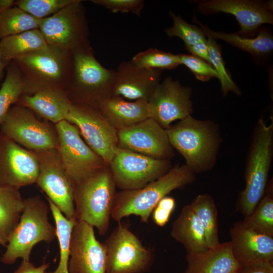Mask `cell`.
<instances>
[{"instance_id":"cell-1","label":"cell","mask_w":273,"mask_h":273,"mask_svg":"<svg viewBox=\"0 0 273 273\" xmlns=\"http://www.w3.org/2000/svg\"><path fill=\"white\" fill-rule=\"evenodd\" d=\"M166 130L171 146L181 155L185 164L194 173L213 168L222 142L217 124L189 115Z\"/></svg>"},{"instance_id":"cell-2","label":"cell","mask_w":273,"mask_h":273,"mask_svg":"<svg viewBox=\"0 0 273 273\" xmlns=\"http://www.w3.org/2000/svg\"><path fill=\"white\" fill-rule=\"evenodd\" d=\"M20 73L24 94L43 90L67 91L73 71V54L48 44L13 61Z\"/></svg>"},{"instance_id":"cell-3","label":"cell","mask_w":273,"mask_h":273,"mask_svg":"<svg viewBox=\"0 0 273 273\" xmlns=\"http://www.w3.org/2000/svg\"><path fill=\"white\" fill-rule=\"evenodd\" d=\"M195 180V174L185 165H177L165 174L138 189L117 192L111 217L120 222L123 218L134 215L148 223L159 201L172 191L182 189Z\"/></svg>"},{"instance_id":"cell-4","label":"cell","mask_w":273,"mask_h":273,"mask_svg":"<svg viewBox=\"0 0 273 273\" xmlns=\"http://www.w3.org/2000/svg\"><path fill=\"white\" fill-rule=\"evenodd\" d=\"M273 157V123L263 119L256 123L245 170V187L240 194L238 207L245 216L250 215L263 197Z\"/></svg>"},{"instance_id":"cell-5","label":"cell","mask_w":273,"mask_h":273,"mask_svg":"<svg viewBox=\"0 0 273 273\" xmlns=\"http://www.w3.org/2000/svg\"><path fill=\"white\" fill-rule=\"evenodd\" d=\"M116 188L109 165L76 184V220L96 227L99 235H105L109 228Z\"/></svg>"},{"instance_id":"cell-6","label":"cell","mask_w":273,"mask_h":273,"mask_svg":"<svg viewBox=\"0 0 273 273\" xmlns=\"http://www.w3.org/2000/svg\"><path fill=\"white\" fill-rule=\"evenodd\" d=\"M23 201L19 221L11 234L1 259L6 264H13L19 258L30 261L32 249L36 244L42 241L50 243L57 237L56 226L49 221L50 207L40 197H29Z\"/></svg>"},{"instance_id":"cell-7","label":"cell","mask_w":273,"mask_h":273,"mask_svg":"<svg viewBox=\"0 0 273 273\" xmlns=\"http://www.w3.org/2000/svg\"><path fill=\"white\" fill-rule=\"evenodd\" d=\"M73 54V71L67 95L72 103L97 108L112 95L116 70L104 67L93 49Z\"/></svg>"},{"instance_id":"cell-8","label":"cell","mask_w":273,"mask_h":273,"mask_svg":"<svg viewBox=\"0 0 273 273\" xmlns=\"http://www.w3.org/2000/svg\"><path fill=\"white\" fill-rule=\"evenodd\" d=\"M38 29L48 44L72 54L92 49L82 1L74 0L56 14L40 19Z\"/></svg>"},{"instance_id":"cell-9","label":"cell","mask_w":273,"mask_h":273,"mask_svg":"<svg viewBox=\"0 0 273 273\" xmlns=\"http://www.w3.org/2000/svg\"><path fill=\"white\" fill-rule=\"evenodd\" d=\"M1 132L31 151L58 149L59 139L55 124L40 121L30 109L15 104L0 124Z\"/></svg>"},{"instance_id":"cell-10","label":"cell","mask_w":273,"mask_h":273,"mask_svg":"<svg viewBox=\"0 0 273 273\" xmlns=\"http://www.w3.org/2000/svg\"><path fill=\"white\" fill-rule=\"evenodd\" d=\"M103 243L107 273H144L153 262L152 251L120 222Z\"/></svg>"},{"instance_id":"cell-11","label":"cell","mask_w":273,"mask_h":273,"mask_svg":"<svg viewBox=\"0 0 273 273\" xmlns=\"http://www.w3.org/2000/svg\"><path fill=\"white\" fill-rule=\"evenodd\" d=\"M39 164L36 183L69 219H76L75 184L68 175L58 149L32 151Z\"/></svg>"},{"instance_id":"cell-12","label":"cell","mask_w":273,"mask_h":273,"mask_svg":"<svg viewBox=\"0 0 273 273\" xmlns=\"http://www.w3.org/2000/svg\"><path fill=\"white\" fill-rule=\"evenodd\" d=\"M109 166L116 187L121 190L143 188L172 168L170 160L156 159L120 148Z\"/></svg>"},{"instance_id":"cell-13","label":"cell","mask_w":273,"mask_h":273,"mask_svg":"<svg viewBox=\"0 0 273 273\" xmlns=\"http://www.w3.org/2000/svg\"><path fill=\"white\" fill-rule=\"evenodd\" d=\"M65 120L78 128L86 144L109 165L118 148L117 130L99 110L72 103Z\"/></svg>"},{"instance_id":"cell-14","label":"cell","mask_w":273,"mask_h":273,"mask_svg":"<svg viewBox=\"0 0 273 273\" xmlns=\"http://www.w3.org/2000/svg\"><path fill=\"white\" fill-rule=\"evenodd\" d=\"M55 125L58 150L68 175L75 184L108 165L83 141L75 125L66 120Z\"/></svg>"},{"instance_id":"cell-15","label":"cell","mask_w":273,"mask_h":273,"mask_svg":"<svg viewBox=\"0 0 273 273\" xmlns=\"http://www.w3.org/2000/svg\"><path fill=\"white\" fill-rule=\"evenodd\" d=\"M192 89L168 77L159 82L148 100L150 118L165 129L172 122L182 120L193 112Z\"/></svg>"},{"instance_id":"cell-16","label":"cell","mask_w":273,"mask_h":273,"mask_svg":"<svg viewBox=\"0 0 273 273\" xmlns=\"http://www.w3.org/2000/svg\"><path fill=\"white\" fill-rule=\"evenodd\" d=\"M203 14L222 12L234 16L240 26L237 33L245 37L254 38L264 24H272V3L251 0H211L197 2Z\"/></svg>"},{"instance_id":"cell-17","label":"cell","mask_w":273,"mask_h":273,"mask_svg":"<svg viewBox=\"0 0 273 273\" xmlns=\"http://www.w3.org/2000/svg\"><path fill=\"white\" fill-rule=\"evenodd\" d=\"M38 173L34 153L0 132V187L19 189L36 183Z\"/></svg>"},{"instance_id":"cell-18","label":"cell","mask_w":273,"mask_h":273,"mask_svg":"<svg viewBox=\"0 0 273 273\" xmlns=\"http://www.w3.org/2000/svg\"><path fill=\"white\" fill-rule=\"evenodd\" d=\"M69 273H107L103 243L99 241L94 227L76 220L69 244Z\"/></svg>"},{"instance_id":"cell-19","label":"cell","mask_w":273,"mask_h":273,"mask_svg":"<svg viewBox=\"0 0 273 273\" xmlns=\"http://www.w3.org/2000/svg\"><path fill=\"white\" fill-rule=\"evenodd\" d=\"M117 137L118 148L159 159L174 156L166 130L153 118L118 130Z\"/></svg>"},{"instance_id":"cell-20","label":"cell","mask_w":273,"mask_h":273,"mask_svg":"<svg viewBox=\"0 0 273 273\" xmlns=\"http://www.w3.org/2000/svg\"><path fill=\"white\" fill-rule=\"evenodd\" d=\"M161 72L139 68L131 60L123 61L116 70L112 95L125 100H148L160 82Z\"/></svg>"},{"instance_id":"cell-21","label":"cell","mask_w":273,"mask_h":273,"mask_svg":"<svg viewBox=\"0 0 273 273\" xmlns=\"http://www.w3.org/2000/svg\"><path fill=\"white\" fill-rule=\"evenodd\" d=\"M231 249L241 265L273 261V237L258 234L246 228L242 221L230 230Z\"/></svg>"},{"instance_id":"cell-22","label":"cell","mask_w":273,"mask_h":273,"mask_svg":"<svg viewBox=\"0 0 273 273\" xmlns=\"http://www.w3.org/2000/svg\"><path fill=\"white\" fill-rule=\"evenodd\" d=\"M98 109L117 130L150 118L148 102L146 99L129 102L121 97L112 95L103 101Z\"/></svg>"},{"instance_id":"cell-23","label":"cell","mask_w":273,"mask_h":273,"mask_svg":"<svg viewBox=\"0 0 273 273\" xmlns=\"http://www.w3.org/2000/svg\"><path fill=\"white\" fill-rule=\"evenodd\" d=\"M184 273H239L241 265L234 257L230 242L198 254H187Z\"/></svg>"},{"instance_id":"cell-24","label":"cell","mask_w":273,"mask_h":273,"mask_svg":"<svg viewBox=\"0 0 273 273\" xmlns=\"http://www.w3.org/2000/svg\"><path fill=\"white\" fill-rule=\"evenodd\" d=\"M16 104L30 109L56 124L65 120L72 103L65 92L43 90L32 95L23 94Z\"/></svg>"},{"instance_id":"cell-25","label":"cell","mask_w":273,"mask_h":273,"mask_svg":"<svg viewBox=\"0 0 273 273\" xmlns=\"http://www.w3.org/2000/svg\"><path fill=\"white\" fill-rule=\"evenodd\" d=\"M170 235L184 246L187 254H200L209 249L204 230L190 204L183 207L173 221Z\"/></svg>"},{"instance_id":"cell-26","label":"cell","mask_w":273,"mask_h":273,"mask_svg":"<svg viewBox=\"0 0 273 273\" xmlns=\"http://www.w3.org/2000/svg\"><path fill=\"white\" fill-rule=\"evenodd\" d=\"M194 21L199 25L206 37H211L215 40H222L232 46L249 53L256 60L267 58L272 52V34L270 30L263 27L255 37L247 38L237 33L214 31L203 25L196 18H194Z\"/></svg>"},{"instance_id":"cell-27","label":"cell","mask_w":273,"mask_h":273,"mask_svg":"<svg viewBox=\"0 0 273 273\" xmlns=\"http://www.w3.org/2000/svg\"><path fill=\"white\" fill-rule=\"evenodd\" d=\"M48 45L39 29L5 37L0 40L2 62L7 67L14 60L43 49Z\"/></svg>"},{"instance_id":"cell-28","label":"cell","mask_w":273,"mask_h":273,"mask_svg":"<svg viewBox=\"0 0 273 273\" xmlns=\"http://www.w3.org/2000/svg\"><path fill=\"white\" fill-rule=\"evenodd\" d=\"M19 189L0 187V245L6 246L24 206Z\"/></svg>"},{"instance_id":"cell-29","label":"cell","mask_w":273,"mask_h":273,"mask_svg":"<svg viewBox=\"0 0 273 273\" xmlns=\"http://www.w3.org/2000/svg\"><path fill=\"white\" fill-rule=\"evenodd\" d=\"M201 224L209 249L220 244L217 224V209L212 196L199 194L190 204Z\"/></svg>"},{"instance_id":"cell-30","label":"cell","mask_w":273,"mask_h":273,"mask_svg":"<svg viewBox=\"0 0 273 273\" xmlns=\"http://www.w3.org/2000/svg\"><path fill=\"white\" fill-rule=\"evenodd\" d=\"M242 222L254 232L273 237V191L272 181L267 184L265 194L253 212Z\"/></svg>"},{"instance_id":"cell-31","label":"cell","mask_w":273,"mask_h":273,"mask_svg":"<svg viewBox=\"0 0 273 273\" xmlns=\"http://www.w3.org/2000/svg\"><path fill=\"white\" fill-rule=\"evenodd\" d=\"M46 199L55 222L57 238L60 249V260L58 265L54 271H46L44 273H69V244L72 230L76 219L67 218L50 200L47 197Z\"/></svg>"},{"instance_id":"cell-32","label":"cell","mask_w":273,"mask_h":273,"mask_svg":"<svg viewBox=\"0 0 273 273\" xmlns=\"http://www.w3.org/2000/svg\"><path fill=\"white\" fill-rule=\"evenodd\" d=\"M40 19L15 5L12 6L0 14V39L38 29Z\"/></svg>"},{"instance_id":"cell-33","label":"cell","mask_w":273,"mask_h":273,"mask_svg":"<svg viewBox=\"0 0 273 273\" xmlns=\"http://www.w3.org/2000/svg\"><path fill=\"white\" fill-rule=\"evenodd\" d=\"M6 69V76L0 88V124L11 107L16 104L24 93L22 77L15 63L11 62Z\"/></svg>"},{"instance_id":"cell-34","label":"cell","mask_w":273,"mask_h":273,"mask_svg":"<svg viewBox=\"0 0 273 273\" xmlns=\"http://www.w3.org/2000/svg\"><path fill=\"white\" fill-rule=\"evenodd\" d=\"M132 62L139 68L146 70H170L181 65L178 54L150 48L135 54Z\"/></svg>"},{"instance_id":"cell-35","label":"cell","mask_w":273,"mask_h":273,"mask_svg":"<svg viewBox=\"0 0 273 273\" xmlns=\"http://www.w3.org/2000/svg\"><path fill=\"white\" fill-rule=\"evenodd\" d=\"M169 15L173 20V25L165 30L168 36L181 39L186 48L207 41L206 36L200 28L188 23L171 11H169Z\"/></svg>"},{"instance_id":"cell-36","label":"cell","mask_w":273,"mask_h":273,"mask_svg":"<svg viewBox=\"0 0 273 273\" xmlns=\"http://www.w3.org/2000/svg\"><path fill=\"white\" fill-rule=\"evenodd\" d=\"M210 64L213 67L219 76L223 96L230 92L237 96L241 94L239 88L236 84L229 74L225 67V63L221 56V48L213 38L207 37Z\"/></svg>"},{"instance_id":"cell-37","label":"cell","mask_w":273,"mask_h":273,"mask_svg":"<svg viewBox=\"0 0 273 273\" xmlns=\"http://www.w3.org/2000/svg\"><path fill=\"white\" fill-rule=\"evenodd\" d=\"M74 0H17L15 5L38 19L50 17Z\"/></svg>"},{"instance_id":"cell-38","label":"cell","mask_w":273,"mask_h":273,"mask_svg":"<svg viewBox=\"0 0 273 273\" xmlns=\"http://www.w3.org/2000/svg\"><path fill=\"white\" fill-rule=\"evenodd\" d=\"M178 55L181 64L188 67L198 80L207 81L213 77L219 79L213 67L204 60L190 54H179Z\"/></svg>"},{"instance_id":"cell-39","label":"cell","mask_w":273,"mask_h":273,"mask_svg":"<svg viewBox=\"0 0 273 273\" xmlns=\"http://www.w3.org/2000/svg\"><path fill=\"white\" fill-rule=\"evenodd\" d=\"M91 2L113 13H132L139 16H141L145 4L143 0H92Z\"/></svg>"},{"instance_id":"cell-40","label":"cell","mask_w":273,"mask_h":273,"mask_svg":"<svg viewBox=\"0 0 273 273\" xmlns=\"http://www.w3.org/2000/svg\"><path fill=\"white\" fill-rule=\"evenodd\" d=\"M175 207V199L166 196L162 198L154 208L151 215L154 223L163 227L169 221Z\"/></svg>"},{"instance_id":"cell-41","label":"cell","mask_w":273,"mask_h":273,"mask_svg":"<svg viewBox=\"0 0 273 273\" xmlns=\"http://www.w3.org/2000/svg\"><path fill=\"white\" fill-rule=\"evenodd\" d=\"M239 273H273V263L257 262L242 265Z\"/></svg>"},{"instance_id":"cell-42","label":"cell","mask_w":273,"mask_h":273,"mask_svg":"<svg viewBox=\"0 0 273 273\" xmlns=\"http://www.w3.org/2000/svg\"><path fill=\"white\" fill-rule=\"evenodd\" d=\"M50 264L44 260L41 265L36 267L30 261L22 260L19 266L12 273H44Z\"/></svg>"},{"instance_id":"cell-43","label":"cell","mask_w":273,"mask_h":273,"mask_svg":"<svg viewBox=\"0 0 273 273\" xmlns=\"http://www.w3.org/2000/svg\"><path fill=\"white\" fill-rule=\"evenodd\" d=\"M186 49L191 55L201 58L210 64L207 41L196 44Z\"/></svg>"},{"instance_id":"cell-44","label":"cell","mask_w":273,"mask_h":273,"mask_svg":"<svg viewBox=\"0 0 273 273\" xmlns=\"http://www.w3.org/2000/svg\"><path fill=\"white\" fill-rule=\"evenodd\" d=\"M14 5V0H0V14Z\"/></svg>"},{"instance_id":"cell-45","label":"cell","mask_w":273,"mask_h":273,"mask_svg":"<svg viewBox=\"0 0 273 273\" xmlns=\"http://www.w3.org/2000/svg\"><path fill=\"white\" fill-rule=\"evenodd\" d=\"M6 68V67L5 66V65L4 64V63L2 62L1 54H0V82L3 76L4 69Z\"/></svg>"}]
</instances>
